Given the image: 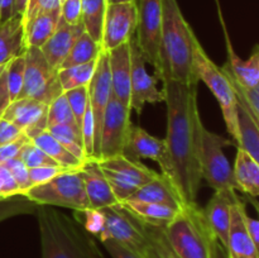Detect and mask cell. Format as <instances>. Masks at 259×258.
Returning <instances> with one entry per match:
<instances>
[{
  "instance_id": "obj_1",
  "label": "cell",
  "mask_w": 259,
  "mask_h": 258,
  "mask_svg": "<svg viewBox=\"0 0 259 258\" xmlns=\"http://www.w3.org/2000/svg\"><path fill=\"white\" fill-rule=\"evenodd\" d=\"M167 105V137L172 164V182L185 202L196 201L202 177L199 166V128L202 123L197 106V85L162 81Z\"/></svg>"
},
{
  "instance_id": "obj_2",
  "label": "cell",
  "mask_w": 259,
  "mask_h": 258,
  "mask_svg": "<svg viewBox=\"0 0 259 258\" xmlns=\"http://www.w3.org/2000/svg\"><path fill=\"white\" fill-rule=\"evenodd\" d=\"M191 25L182 15L177 0H162V29L159 43L157 80H172L187 85H197L194 68V43L196 40Z\"/></svg>"
},
{
  "instance_id": "obj_3",
  "label": "cell",
  "mask_w": 259,
  "mask_h": 258,
  "mask_svg": "<svg viewBox=\"0 0 259 258\" xmlns=\"http://www.w3.org/2000/svg\"><path fill=\"white\" fill-rule=\"evenodd\" d=\"M42 258H105L95 238L80 222L50 205L35 210Z\"/></svg>"
},
{
  "instance_id": "obj_4",
  "label": "cell",
  "mask_w": 259,
  "mask_h": 258,
  "mask_svg": "<svg viewBox=\"0 0 259 258\" xmlns=\"http://www.w3.org/2000/svg\"><path fill=\"white\" fill-rule=\"evenodd\" d=\"M169 247L179 258H214L217 237L212 233L204 207L196 201L185 202L174 219L163 227Z\"/></svg>"
},
{
  "instance_id": "obj_5",
  "label": "cell",
  "mask_w": 259,
  "mask_h": 258,
  "mask_svg": "<svg viewBox=\"0 0 259 258\" xmlns=\"http://www.w3.org/2000/svg\"><path fill=\"white\" fill-rule=\"evenodd\" d=\"M233 146L225 137L212 133L204 123L199 128V166L202 180L215 191L235 192L233 168L224 154V148Z\"/></svg>"
},
{
  "instance_id": "obj_6",
  "label": "cell",
  "mask_w": 259,
  "mask_h": 258,
  "mask_svg": "<svg viewBox=\"0 0 259 258\" xmlns=\"http://www.w3.org/2000/svg\"><path fill=\"white\" fill-rule=\"evenodd\" d=\"M23 196L38 205L68 207L73 211L90 209L78 169H66L50 181L32 186Z\"/></svg>"
},
{
  "instance_id": "obj_7",
  "label": "cell",
  "mask_w": 259,
  "mask_h": 258,
  "mask_svg": "<svg viewBox=\"0 0 259 258\" xmlns=\"http://www.w3.org/2000/svg\"><path fill=\"white\" fill-rule=\"evenodd\" d=\"M194 68L199 81H204L205 85L211 90L217 100L219 101L224 116L225 125L233 139L238 141L237 129V106L238 101L233 91L232 85L222 68L218 67L196 38L194 43Z\"/></svg>"
},
{
  "instance_id": "obj_8",
  "label": "cell",
  "mask_w": 259,
  "mask_h": 258,
  "mask_svg": "<svg viewBox=\"0 0 259 258\" xmlns=\"http://www.w3.org/2000/svg\"><path fill=\"white\" fill-rule=\"evenodd\" d=\"M96 161L105 175L118 202L128 200L139 187L158 176V172L126 154H119Z\"/></svg>"
},
{
  "instance_id": "obj_9",
  "label": "cell",
  "mask_w": 259,
  "mask_h": 258,
  "mask_svg": "<svg viewBox=\"0 0 259 258\" xmlns=\"http://www.w3.org/2000/svg\"><path fill=\"white\" fill-rule=\"evenodd\" d=\"M24 57V81L18 99H34L48 105L63 94L58 70L48 63L39 48H27Z\"/></svg>"
},
{
  "instance_id": "obj_10",
  "label": "cell",
  "mask_w": 259,
  "mask_h": 258,
  "mask_svg": "<svg viewBox=\"0 0 259 258\" xmlns=\"http://www.w3.org/2000/svg\"><path fill=\"white\" fill-rule=\"evenodd\" d=\"M104 217V229L99 239H113L123 247L143 255L147 239L144 225L121 202L99 209Z\"/></svg>"
},
{
  "instance_id": "obj_11",
  "label": "cell",
  "mask_w": 259,
  "mask_h": 258,
  "mask_svg": "<svg viewBox=\"0 0 259 258\" xmlns=\"http://www.w3.org/2000/svg\"><path fill=\"white\" fill-rule=\"evenodd\" d=\"M131 111L132 109L129 106L121 104L111 95L101 125L98 159L125 154L132 125Z\"/></svg>"
},
{
  "instance_id": "obj_12",
  "label": "cell",
  "mask_w": 259,
  "mask_h": 258,
  "mask_svg": "<svg viewBox=\"0 0 259 258\" xmlns=\"http://www.w3.org/2000/svg\"><path fill=\"white\" fill-rule=\"evenodd\" d=\"M137 29L134 35L147 63L154 73L158 70L159 43L162 29V0H137Z\"/></svg>"
},
{
  "instance_id": "obj_13",
  "label": "cell",
  "mask_w": 259,
  "mask_h": 258,
  "mask_svg": "<svg viewBox=\"0 0 259 258\" xmlns=\"http://www.w3.org/2000/svg\"><path fill=\"white\" fill-rule=\"evenodd\" d=\"M131 45V109L138 114L142 113L144 105L164 101L162 90L157 88V77L147 71V61L139 50L136 38L129 40Z\"/></svg>"
},
{
  "instance_id": "obj_14",
  "label": "cell",
  "mask_w": 259,
  "mask_h": 258,
  "mask_svg": "<svg viewBox=\"0 0 259 258\" xmlns=\"http://www.w3.org/2000/svg\"><path fill=\"white\" fill-rule=\"evenodd\" d=\"M111 95L110 68H109L108 52L103 51L96 62L95 72L89 83V104L94 119V156L98 159L99 144H100L101 125H103L104 114Z\"/></svg>"
},
{
  "instance_id": "obj_15",
  "label": "cell",
  "mask_w": 259,
  "mask_h": 258,
  "mask_svg": "<svg viewBox=\"0 0 259 258\" xmlns=\"http://www.w3.org/2000/svg\"><path fill=\"white\" fill-rule=\"evenodd\" d=\"M137 29L136 3L109 4L104 19L101 47L103 51L115 50L134 37Z\"/></svg>"
},
{
  "instance_id": "obj_16",
  "label": "cell",
  "mask_w": 259,
  "mask_h": 258,
  "mask_svg": "<svg viewBox=\"0 0 259 258\" xmlns=\"http://www.w3.org/2000/svg\"><path fill=\"white\" fill-rule=\"evenodd\" d=\"M125 154L132 158H148L157 162L161 168V174L172 181L171 158L164 139L157 138L141 126L132 124Z\"/></svg>"
},
{
  "instance_id": "obj_17",
  "label": "cell",
  "mask_w": 259,
  "mask_h": 258,
  "mask_svg": "<svg viewBox=\"0 0 259 258\" xmlns=\"http://www.w3.org/2000/svg\"><path fill=\"white\" fill-rule=\"evenodd\" d=\"M48 105L34 99H17L3 111L2 118L19 128L29 139L47 131Z\"/></svg>"
},
{
  "instance_id": "obj_18",
  "label": "cell",
  "mask_w": 259,
  "mask_h": 258,
  "mask_svg": "<svg viewBox=\"0 0 259 258\" xmlns=\"http://www.w3.org/2000/svg\"><path fill=\"white\" fill-rule=\"evenodd\" d=\"M78 172L82 180L90 209L99 210L118 204V200L114 196L110 185L96 159L85 161V163L78 168Z\"/></svg>"
},
{
  "instance_id": "obj_19",
  "label": "cell",
  "mask_w": 259,
  "mask_h": 258,
  "mask_svg": "<svg viewBox=\"0 0 259 258\" xmlns=\"http://www.w3.org/2000/svg\"><path fill=\"white\" fill-rule=\"evenodd\" d=\"M111 93L121 104L131 108V45L123 43L108 52Z\"/></svg>"
},
{
  "instance_id": "obj_20",
  "label": "cell",
  "mask_w": 259,
  "mask_h": 258,
  "mask_svg": "<svg viewBox=\"0 0 259 258\" xmlns=\"http://www.w3.org/2000/svg\"><path fill=\"white\" fill-rule=\"evenodd\" d=\"M238 199L239 196L237 192L215 191L204 209L207 223L217 237L218 242L223 245L224 249H227L228 245V234L232 222V207Z\"/></svg>"
},
{
  "instance_id": "obj_21",
  "label": "cell",
  "mask_w": 259,
  "mask_h": 258,
  "mask_svg": "<svg viewBox=\"0 0 259 258\" xmlns=\"http://www.w3.org/2000/svg\"><path fill=\"white\" fill-rule=\"evenodd\" d=\"M244 207L245 204L240 197L233 204L232 222L225 249L229 258H258V245L253 242L243 222L242 211Z\"/></svg>"
},
{
  "instance_id": "obj_22",
  "label": "cell",
  "mask_w": 259,
  "mask_h": 258,
  "mask_svg": "<svg viewBox=\"0 0 259 258\" xmlns=\"http://www.w3.org/2000/svg\"><path fill=\"white\" fill-rule=\"evenodd\" d=\"M82 32V23L77 25H70L63 23L61 19L58 20L57 28L52 37L39 48L46 60L53 68L60 70L71 47Z\"/></svg>"
},
{
  "instance_id": "obj_23",
  "label": "cell",
  "mask_w": 259,
  "mask_h": 258,
  "mask_svg": "<svg viewBox=\"0 0 259 258\" xmlns=\"http://www.w3.org/2000/svg\"><path fill=\"white\" fill-rule=\"evenodd\" d=\"M128 200L166 205L176 210L181 209L185 204L174 182L162 174H158L156 179L139 187Z\"/></svg>"
},
{
  "instance_id": "obj_24",
  "label": "cell",
  "mask_w": 259,
  "mask_h": 258,
  "mask_svg": "<svg viewBox=\"0 0 259 258\" xmlns=\"http://www.w3.org/2000/svg\"><path fill=\"white\" fill-rule=\"evenodd\" d=\"M223 28H224V25H223ZM224 34H225V43H227V51H228V61L227 63H224V67L232 73V76L238 81V82L244 85L245 88H249V89L259 88V47L258 45L254 46V48H253L252 53H250L248 60H242V58L235 53L225 28H224Z\"/></svg>"
},
{
  "instance_id": "obj_25",
  "label": "cell",
  "mask_w": 259,
  "mask_h": 258,
  "mask_svg": "<svg viewBox=\"0 0 259 258\" xmlns=\"http://www.w3.org/2000/svg\"><path fill=\"white\" fill-rule=\"evenodd\" d=\"M24 17L17 14L0 24V66L25 52Z\"/></svg>"
},
{
  "instance_id": "obj_26",
  "label": "cell",
  "mask_w": 259,
  "mask_h": 258,
  "mask_svg": "<svg viewBox=\"0 0 259 258\" xmlns=\"http://www.w3.org/2000/svg\"><path fill=\"white\" fill-rule=\"evenodd\" d=\"M233 179L237 190L253 197L259 195V163L242 148H238L237 151Z\"/></svg>"
},
{
  "instance_id": "obj_27",
  "label": "cell",
  "mask_w": 259,
  "mask_h": 258,
  "mask_svg": "<svg viewBox=\"0 0 259 258\" xmlns=\"http://www.w3.org/2000/svg\"><path fill=\"white\" fill-rule=\"evenodd\" d=\"M60 20V12L43 13L24 20L25 47L40 48L55 33Z\"/></svg>"
},
{
  "instance_id": "obj_28",
  "label": "cell",
  "mask_w": 259,
  "mask_h": 258,
  "mask_svg": "<svg viewBox=\"0 0 259 258\" xmlns=\"http://www.w3.org/2000/svg\"><path fill=\"white\" fill-rule=\"evenodd\" d=\"M238 148L244 149L259 161V124L258 120L240 104L237 106Z\"/></svg>"
},
{
  "instance_id": "obj_29",
  "label": "cell",
  "mask_w": 259,
  "mask_h": 258,
  "mask_svg": "<svg viewBox=\"0 0 259 258\" xmlns=\"http://www.w3.org/2000/svg\"><path fill=\"white\" fill-rule=\"evenodd\" d=\"M121 204L125 205L139 220L147 223V224L158 225V227H166L179 211V210L166 206V205L136 201V200H125Z\"/></svg>"
},
{
  "instance_id": "obj_30",
  "label": "cell",
  "mask_w": 259,
  "mask_h": 258,
  "mask_svg": "<svg viewBox=\"0 0 259 258\" xmlns=\"http://www.w3.org/2000/svg\"><path fill=\"white\" fill-rule=\"evenodd\" d=\"M30 141H32L35 146L39 147V148L42 149L47 156H50L53 161L57 162L60 166L65 167V168L78 169L83 163H85V162L80 161L77 157L73 156L71 152H68L48 131L42 132V133L38 134L37 137L30 139Z\"/></svg>"
},
{
  "instance_id": "obj_31",
  "label": "cell",
  "mask_w": 259,
  "mask_h": 258,
  "mask_svg": "<svg viewBox=\"0 0 259 258\" xmlns=\"http://www.w3.org/2000/svg\"><path fill=\"white\" fill-rule=\"evenodd\" d=\"M106 7V0H81V23L83 30L100 45Z\"/></svg>"
},
{
  "instance_id": "obj_32",
  "label": "cell",
  "mask_w": 259,
  "mask_h": 258,
  "mask_svg": "<svg viewBox=\"0 0 259 258\" xmlns=\"http://www.w3.org/2000/svg\"><path fill=\"white\" fill-rule=\"evenodd\" d=\"M103 52V47L100 43L95 42L88 33L83 30L77 39L75 40L73 46L71 47L67 57L63 61L61 68L70 67V66L82 65V63L91 62L98 60L100 53ZM60 68V70H61Z\"/></svg>"
},
{
  "instance_id": "obj_33",
  "label": "cell",
  "mask_w": 259,
  "mask_h": 258,
  "mask_svg": "<svg viewBox=\"0 0 259 258\" xmlns=\"http://www.w3.org/2000/svg\"><path fill=\"white\" fill-rule=\"evenodd\" d=\"M147 244L142 257L143 258H179L169 247L164 235L163 227L147 224L143 222Z\"/></svg>"
},
{
  "instance_id": "obj_34",
  "label": "cell",
  "mask_w": 259,
  "mask_h": 258,
  "mask_svg": "<svg viewBox=\"0 0 259 258\" xmlns=\"http://www.w3.org/2000/svg\"><path fill=\"white\" fill-rule=\"evenodd\" d=\"M96 62L98 60L58 70V77H60V83L63 93L72 90V89L81 88V86H89L94 72H95Z\"/></svg>"
},
{
  "instance_id": "obj_35",
  "label": "cell",
  "mask_w": 259,
  "mask_h": 258,
  "mask_svg": "<svg viewBox=\"0 0 259 258\" xmlns=\"http://www.w3.org/2000/svg\"><path fill=\"white\" fill-rule=\"evenodd\" d=\"M47 131L67 149L68 152L77 157L80 161H88L85 151H83L82 137L80 129L73 125H52L48 126Z\"/></svg>"
},
{
  "instance_id": "obj_36",
  "label": "cell",
  "mask_w": 259,
  "mask_h": 258,
  "mask_svg": "<svg viewBox=\"0 0 259 258\" xmlns=\"http://www.w3.org/2000/svg\"><path fill=\"white\" fill-rule=\"evenodd\" d=\"M220 68H222L224 75L227 76V78L229 80L230 85H232L233 88V91H234L235 94V98H237L238 104L244 106V108L259 121V88H245L244 85L238 82V81L233 77L232 73L224 67V65Z\"/></svg>"
},
{
  "instance_id": "obj_37",
  "label": "cell",
  "mask_w": 259,
  "mask_h": 258,
  "mask_svg": "<svg viewBox=\"0 0 259 258\" xmlns=\"http://www.w3.org/2000/svg\"><path fill=\"white\" fill-rule=\"evenodd\" d=\"M38 206L39 205L28 200L23 195L2 197L0 199V223L9 218L18 217V215L34 214Z\"/></svg>"
},
{
  "instance_id": "obj_38",
  "label": "cell",
  "mask_w": 259,
  "mask_h": 258,
  "mask_svg": "<svg viewBox=\"0 0 259 258\" xmlns=\"http://www.w3.org/2000/svg\"><path fill=\"white\" fill-rule=\"evenodd\" d=\"M52 125H73L77 126L71 106L65 94H61L51 104H48L47 128Z\"/></svg>"
},
{
  "instance_id": "obj_39",
  "label": "cell",
  "mask_w": 259,
  "mask_h": 258,
  "mask_svg": "<svg viewBox=\"0 0 259 258\" xmlns=\"http://www.w3.org/2000/svg\"><path fill=\"white\" fill-rule=\"evenodd\" d=\"M24 68H25V57L24 53L18 57L13 58L7 63V81H8V93H9L10 103L17 100L20 95L24 81Z\"/></svg>"
},
{
  "instance_id": "obj_40",
  "label": "cell",
  "mask_w": 259,
  "mask_h": 258,
  "mask_svg": "<svg viewBox=\"0 0 259 258\" xmlns=\"http://www.w3.org/2000/svg\"><path fill=\"white\" fill-rule=\"evenodd\" d=\"M18 157L22 159V162L27 166V168H35V167L46 166H60L57 162H55L50 156H47L39 147L35 146L32 141L27 142L22 147Z\"/></svg>"
},
{
  "instance_id": "obj_41",
  "label": "cell",
  "mask_w": 259,
  "mask_h": 258,
  "mask_svg": "<svg viewBox=\"0 0 259 258\" xmlns=\"http://www.w3.org/2000/svg\"><path fill=\"white\" fill-rule=\"evenodd\" d=\"M63 94L67 98L71 110H72L73 116H75L77 128L80 129L83 115H85L86 109H88L89 105V86H81V88L72 89V90L65 91Z\"/></svg>"
},
{
  "instance_id": "obj_42",
  "label": "cell",
  "mask_w": 259,
  "mask_h": 258,
  "mask_svg": "<svg viewBox=\"0 0 259 258\" xmlns=\"http://www.w3.org/2000/svg\"><path fill=\"white\" fill-rule=\"evenodd\" d=\"M4 166L7 167L8 171L10 172V175L14 179V181L17 182L20 195H23L27 190H29L32 187L30 186L29 176H28L27 166L23 163L19 157H15V158L10 159L7 163H4Z\"/></svg>"
},
{
  "instance_id": "obj_43",
  "label": "cell",
  "mask_w": 259,
  "mask_h": 258,
  "mask_svg": "<svg viewBox=\"0 0 259 258\" xmlns=\"http://www.w3.org/2000/svg\"><path fill=\"white\" fill-rule=\"evenodd\" d=\"M62 0H29L24 12V20L43 13L60 12Z\"/></svg>"
},
{
  "instance_id": "obj_44",
  "label": "cell",
  "mask_w": 259,
  "mask_h": 258,
  "mask_svg": "<svg viewBox=\"0 0 259 258\" xmlns=\"http://www.w3.org/2000/svg\"><path fill=\"white\" fill-rule=\"evenodd\" d=\"M60 19L70 25L81 24V0H62Z\"/></svg>"
},
{
  "instance_id": "obj_45",
  "label": "cell",
  "mask_w": 259,
  "mask_h": 258,
  "mask_svg": "<svg viewBox=\"0 0 259 258\" xmlns=\"http://www.w3.org/2000/svg\"><path fill=\"white\" fill-rule=\"evenodd\" d=\"M76 212H82L85 220H77L82 224V227L90 233L93 237H100L104 229V217L101 214L100 210H93L89 209L85 211H76Z\"/></svg>"
},
{
  "instance_id": "obj_46",
  "label": "cell",
  "mask_w": 259,
  "mask_h": 258,
  "mask_svg": "<svg viewBox=\"0 0 259 258\" xmlns=\"http://www.w3.org/2000/svg\"><path fill=\"white\" fill-rule=\"evenodd\" d=\"M65 167L61 166H46V167H35V168H28V176H29L30 186H35V185L43 184L53 177L57 176L61 172L66 171Z\"/></svg>"
},
{
  "instance_id": "obj_47",
  "label": "cell",
  "mask_w": 259,
  "mask_h": 258,
  "mask_svg": "<svg viewBox=\"0 0 259 258\" xmlns=\"http://www.w3.org/2000/svg\"><path fill=\"white\" fill-rule=\"evenodd\" d=\"M29 141L30 139L28 138L25 134H23V136L19 137L17 141L10 142V143L4 144V146H0V164L7 163V162L10 161V159L18 157L22 147Z\"/></svg>"
},
{
  "instance_id": "obj_48",
  "label": "cell",
  "mask_w": 259,
  "mask_h": 258,
  "mask_svg": "<svg viewBox=\"0 0 259 258\" xmlns=\"http://www.w3.org/2000/svg\"><path fill=\"white\" fill-rule=\"evenodd\" d=\"M23 134L24 133L19 128H17L14 124L0 116V146L17 141Z\"/></svg>"
},
{
  "instance_id": "obj_49",
  "label": "cell",
  "mask_w": 259,
  "mask_h": 258,
  "mask_svg": "<svg viewBox=\"0 0 259 258\" xmlns=\"http://www.w3.org/2000/svg\"><path fill=\"white\" fill-rule=\"evenodd\" d=\"M101 243L105 247V249L108 250L109 254L111 255V258H143L141 254L123 247V245L119 244L118 242L113 239H105Z\"/></svg>"
},
{
  "instance_id": "obj_50",
  "label": "cell",
  "mask_w": 259,
  "mask_h": 258,
  "mask_svg": "<svg viewBox=\"0 0 259 258\" xmlns=\"http://www.w3.org/2000/svg\"><path fill=\"white\" fill-rule=\"evenodd\" d=\"M0 180H2L3 182V189H4L5 197L20 195L19 187H18L17 182L14 181L13 176L10 175V172L8 171V168L4 164H0Z\"/></svg>"
},
{
  "instance_id": "obj_51",
  "label": "cell",
  "mask_w": 259,
  "mask_h": 258,
  "mask_svg": "<svg viewBox=\"0 0 259 258\" xmlns=\"http://www.w3.org/2000/svg\"><path fill=\"white\" fill-rule=\"evenodd\" d=\"M242 215H243V222H244L245 229H247V232L249 233V235H250V238L253 239V242H254L257 245H259V223H258V220L250 218L249 215L247 214V211H245V207L243 209Z\"/></svg>"
},
{
  "instance_id": "obj_52",
  "label": "cell",
  "mask_w": 259,
  "mask_h": 258,
  "mask_svg": "<svg viewBox=\"0 0 259 258\" xmlns=\"http://www.w3.org/2000/svg\"><path fill=\"white\" fill-rule=\"evenodd\" d=\"M17 15L15 0H0V24Z\"/></svg>"
},
{
  "instance_id": "obj_53",
  "label": "cell",
  "mask_w": 259,
  "mask_h": 258,
  "mask_svg": "<svg viewBox=\"0 0 259 258\" xmlns=\"http://www.w3.org/2000/svg\"><path fill=\"white\" fill-rule=\"evenodd\" d=\"M0 101L9 105V93H8V81H7V65L0 66Z\"/></svg>"
},
{
  "instance_id": "obj_54",
  "label": "cell",
  "mask_w": 259,
  "mask_h": 258,
  "mask_svg": "<svg viewBox=\"0 0 259 258\" xmlns=\"http://www.w3.org/2000/svg\"><path fill=\"white\" fill-rule=\"evenodd\" d=\"M28 2H29V0H15V10H17V14L24 15Z\"/></svg>"
},
{
  "instance_id": "obj_55",
  "label": "cell",
  "mask_w": 259,
  "mask_h": 258,
  "mask_svg": "<svg viewBox=\"0 0 259 258\" xmlns=\"http://www.w3.org/2000/svg\"><path fill=\"white\" fill-rule=\"evenodd\" d=\"M214 258H229L228 257V253H227V250L224 249V248H223V245L220 244H218V247H217V250H215V257Z\"/></svg>"
},
{
  "instance_id": "obj_56",
  "label": "cell",
  "mask_w": 259,
  "mask_h": 258,
  "mask_svg": "<svg viewBox=\"0 0 259 258\" xmlns=\"http://www.w3.org/2000/svg\"><path fill=\"white\" fill-rule=\"evenodd\" d=\"M137 0H106V4H125V3H136Z\"/></svg>"
},
{
  "instance_id": "obj_57",
  "label": "cell",
  "mask_w": 259,
  "mask_h": 258,
  "mask_svg": "<svg viewBox=\"0 0 259 258\" xmlns=\"http://www.w3.org/2000/svg\"><path fill=\"white\" fill-rule=\"evenodd\" d=\"M7 104H4V103H2V101H0V116H2V114H3V111L5 110V108H7Z\"/></svg>"
},
{
  "instance_id": "obj_58",
  "label": "cell",
  "mask_w": 259,
  "mask_h": 258,
  "mask_svg": "<svg viewBox=\"0 0 259 258\" xmlns=\"http://www.w3.org/2000/svg\"><path fill=\"white\" fill-rule=\"evenodd\" d=\"M2 197H5V194H4V189H3V182L2 180H0V199Z\"/></svg>"
}]
</instances>
